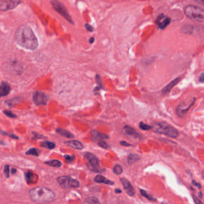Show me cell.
<instances>
[{"instance_id": "4dcf8cb0", "label": "cell", "mask_w": 204, "mask_h": 204, "mask_svg": "<svg viewBox=\"0 0 204 204\" xmlns=\"http://www.w3.org/2000/svg\"><path fill=\"white\" fill-rule=\"evenodd\" d=\"M4 113L9 118H17V115L14 113H13L11 111H4Z\"/></svg>"}, {"instance_id": "7a4b0ae2", "label": "cell", "mask_w": 204, "mask_h": 204, "mask_svg": "<svg viewBox=\"0 0 204 204\" xmlns=\"http://www.w3.org/2000/svg\"><path fill=\"white\" fill-rule=\"evenodd\" d=\"M28 195L31 199L38 204L50 203L56 198L55 193L51 189L43 186H38L30 189Z\"/></svg>"}, {"instance_id": "ab89813d", "label": "cell", "mask_w": 204, "mask_h": 204, "mask_svg": "<svg viewBox=\"0 0 204 204\" xmlns=\"http://www.w3.org/2000/svg\"><path fill=\"white\" fill-rule=\"evenodd\" d=\"M198 4L204 6V0H195Z\"/></svg>"}, {"instance_id": "8d00e7d4", "label": "cell", "mask_w": 204, "mask_h": 204, "mask_svg": "<svg viewBox=\"0 0 204 204\" xmlns=\"http://www.w3.org/2000/svg\"><path fill=\"white\" fill-rule=\"evenodd\" d=\"M120 144L122 146H131V144H130V143H127V142H126L125 141H121L120 142Z\"/></svg>"}, {"instance_id": "3957f363", "label": "cell", "mask_w": 204, "mask_h": 204, "mask_svg": "<svg viewBox=\"0 0 204 204\" xmlns=\"http://www.w3.org/2000/svg\"><path fill=\"white\" fill-rule=\"evenodd\" d=\"M153 131L157 134H164L174 138L179 136V131L165 122H160L154 125Z\"/></svg>"}, {"instance_id": "d6986e66", "label": "cell", "mask_w": 204, "mask_h": 204, "mask_svg": "<svg viewBox=\"0 0 204 204\" xmlns=\"http://www.w3.org/2000/svg\"><path fill=\"white\" fill-rule=\"evenodd\" d=\"M66 144L70 147H72L75 149L81 150L84 149V146L81 142L78 140H70L66 142Z\"/></svg>"}, {"instance_id": "2e32d148", "label": "cell", "mask_w": 204, "mask_h": 204, "mask_svg": "<svg viewBox=\"0 0 204 204\" xmlns=\"http://www.w3.org/2000/svg\"><path fill=\"white\" fill-rule=\"evenodd\" d=\"M181 80V78L180 77H178L176 78L174 80H172L171 82H170V83L166 85L162 90V93L163 94H168L170 92V91L171 90V89L175 86Z\"/></svg>"}, {"instance_id": "60d3db41", "label": "cell", "mask_w": 204, "mask_h": 204, "mask_svg": "<svg viewBox=\"0 0 204 204\" xmlns=\"http://www.w3.org/2000/svg\"><path fill=\"white\" fill-rule=\"evenodd\" d=\"M115 192L116 193H117V194H119V193H122V191H121L119 189H116L115 191Z\"/></svg>"}, {"instance_id": "ba28073f", "label": "cell", "mask_w": 204, "mask_h": 204, "mask_svg": "<svg viewBox=\"0 0 204 204\" xmlns=\"http://www.w3.org/2000/svg\"><path fill=\"white\" fill-rule=\"evenodd\" d=\"M21 3V0H0V11L11 10Z\"/></svg>"}, {"instance_id": "d4e9b609", "label": "cell", "mask_w": 204, "mask_h": 204, "mask_svg": "<svg viewBox=\"0 0 204 204\" xmlns=\"http://www.w3.org/2000/svg\"><path fill=\"white\" fill-rule=\"evenodd\" d=\"M113 172L116 175H120L123 172V168L120 165H116L113 168Z\"/></svg>"}, {"instance_id": "52a82bcc", "label": "cell", "mask_w": 204, "mask_h": 204, "mask_svg": "<svg viewBox=\"0 0 204 204\" xmlns=\"http://www.w3.org/2000/svg\"><path fill=\"white\" fill-rule=\"evenodd\" d=\"M196 101V98H193L189 102H183L177 107L176 113L180 118L184 117L186 114L187 113L191 108L194 104Z\"/></svg>"}, {"instance_id": "9c48e42d", "label": "cell", "mask_w": 204, "mask_h": 204, "mask_svg": "<svg viewBox=\"0 0 204 204\" xmlns=\"http://www.w3.org/2000/svg\"><path fill=\"white\" fill-rule=\"evenodd\" d=\"M48 100L47 95L43 92L35 91L33 94V101L37 106L46 105Z\"/></svg>"}, {"instance_id": "d590c367", "label": "cell", "mask_w": 204, "mask_h": 204, "mask_svg": "<svg viewBox=\"0 0 204 204\" xmlns=\"http://www.w3.org/2000/svg\"><path fill=\"white\" fill-rule=\"evenodd\" d=\"M85 28L87 29V30L89 32H93V27L92 26H91L90 24L89 23H86L85 24Z\"/></svg>"}, {"instance_id": "277c9868", "label": "cell", "mask_w": 204, "mask_h": 204, "mask_svg": "<svg viewBox=\"0 0 204 204\" xmlns=\"http://www.w3.org/2000/svg\"><path fill=\"white\" fill-rule=\"evenodd\" d=\"M186 16L193 21L202 22L204 21V10L198 6L189 5L184 9Z\"/></svg>"}, {"instance_id": "74e56055", "label": "cell", "mask_w": 204, "mask_h": 204, "mask_svg": "<svg viewBox=\"0 0 204 204\" xmlns=\"http://www.w3.org/2000/svg\"><path fill=\"white\" fill-rule=\"evenodd\" d=\"M199 80V81H200L201 82L204 83V73H202V74L200 75Z\"/></svg>"}, {"instance_id": "f6af8a7d", "label": "cell", "mask_w": 204, "mask_h": 204, "mask_svg": "<svg viewBox=\"0 0 204 204\" xmlns=\"http://www.w3.org/2000/svg\"><path fill=\"white\" fill-rule=\"evenodd\" d=\"M91 204V203H90V202H87V201H86V202H85V203H84V204Z\"/></svg>"}, {"instance_id": "44dd1931", "label": "cell", "mask_w": 204, "mask_h": 204, "mask_svg": "<svg viewBox=\"0 0 204 204\" xmlns=\"http://www.w3.org/2000/svg\"><path fill=\"white\" fill-rule=\"evenodd\" d=\"M45 164L47 165H49L52 167H55V168H59L62 166V162L56 159H53V160H50L48 161L45 162Z\"/></svg>"}, {"instance_id": "ffe728a7", "label": "cell", "mask_w": 204, "mask_h": 204, "mask_svg": "<svg viewBox=\"0 0 204 204\" xmlns=\"http://www.w3.org/2000/svg\"><path fill=\"white\" fill-rule=\"evenodd\" d=\"M57 133H58L59 134L61 135L62 136H63L65 137H66L68 138H72L74 137V135L72 134L70 132L66 130H64L63 128H57L56 129Z\"/></svg>"}, {"instance_id": "ac0fdd59", "label": "cell", "mask_w": 204, "mask_h": 204, "mask_svg": "<svg viewBox=\"0 0 204 204\" xmlns=\"http://www.w3.org/2000/svg\"><path fill=\"white\" fill-rule=\"evenodd\" d=\"M94 181H95L96 183H103V184H108V185H113V184H114V183L113 181H111L110 180L107 179L106 178H105L104 176H103L102 175L96 176L94 179Z\"/></svg>"}, {"instance_id": "7dc6e473", "label": "cell", "mask_w": 204, "mask_h": 204, "mask_svg": "<svg viewBox=\"0 0 204 204\" xmlns=\"http://www.w3.org/2000/svg\"><path fill=\"white\" fill-rule=\"evenodd\" d=\"M162 204H163V203H162Z\"/></svg>"}, {"instance_id": "f35d334b", "label": "cell", "mask_w": 204, "mask_h": 204, "mask_svg": "<svg viewBox=\"0 0 204 204\" xmlns=\"http://www.w3.org/2000/svg\"><path fill=\"white\" fill-rule=\"evenodd\" d=\"M192 183L194 185V186H196V187H198L199 189H201V184H199V183H197L196 181H195V180H193L192 181Z\"/></svg>"}, {"instance_id": "9a60e30c", "label": "cell", "mask_w": 204, "mask_h": 204, "mask_svg": "<svg viewBox=\"0 0 204 204\" xmlns=\"http://www.w3.org/2000/svg\"><path fill=\"white\" fill-rule=\"evenodd\" d=\"M10 91V85L7 82H2L0 85V97L7 96Z\"/></svg>"}, {"instance_id": "7402d4cb", "label": "cell", "mask_w": 204, "mask_h": 204, "mask_svg": "<svg viewBox=\"0 0 204 204\" xmlns=\"http://www.w3.org/2000/svg\"><path fill=\"white\" fill-rule=\"evenodd\" d=\"M140 159V157L137 154H130L127 158V161H128V163L130 165H133L134 163L136 162L137 161H138L139 159Z\"/></svg>"}, {"instance_id": "1f68e13d", "label": "cell", "mask_w": 204, "mask_h": 204, "mask_svg": "<svg viewBox=\"0 0 204 204\" xmlns=\"http://www.w3.org/2000/svg\"><path fill=\"white\" fill-rule=\"evenodd\" d=\"M96 82H97V85H99V87H99V88H100V89H102V80H101V79H100V76H99V75H97L96 76Z\"/></svg>"}, {"instance_id": "603a6c76", "label": "cell", "mask_w": 204, "mask_h": 204, "mask_svg": "<svg viewBox=\"0 0 204 204\" xmlns=\"http://www.w3.org/2000/svg\"><path fill=\"white\" fill-rule=\"evenodd\" d=\"M40 153V150L36 148H31L26 152V155H31L34 157H39Z\"/></svg>"}, {"instance_id": "f1b7e54d", "label": "cell", "mask_w": 204, "mask_h": 204, "mask_svg": "<svg viewBox=\"0 0 204 204\" xmlns=\"http://www.w3.org/2000/svg\"><path fill=\"white\" fill-rule=\"evenodd\" d=\"M65 158V160L66 161L68 162V163H70L72 162H73L75 159V156L74 155H65L64 156Z\"/></svg>"}, {"instance_id": "e0dca14e", "label": "cell", "mask_w": 204, "mask_h": 204, "mask_svg": "<svg viewBox=\"0 0 204 204\" xmlns=\"http://www.w3.org/2000/svg\"><path fill=\"white\" fill-rule=\"evenodd\" d=\"M25 180L26 181V183L28 184H34L36 182L37 179H36V176L31 171H27L25 174Z\"/></svg>"}, {"instance_id": "8fae6325", "label": "cell", "mask_w": 204, "mask_h": 204, "mask_svg": "<svg viewBox=\"0 0 204 204\" xmlns=\"http://www.w3.org/2000/svg\"><path fill=\"white\" fill-rule=\"evenodd\" d=\"M121 182L122 183L124 189L125 191V192L127 193L129 195V196H133L135 194V190L134 188L133 187V185L131 184V183L128 181L127 179H125V178H122L120 179Z\"/></svg>"}, {"instance_id": "5bb4252c", "label": "cell", "mask_w": 204, "mask_h": 204, "mask_svg": "<svg viewBox=\"0 0 204 204\" xmlns=\"http://www.w3.org/2000/svg\"><path fill=\"white\" fill-rule=\"evenodd\" d=\"M91 135L92 141L93 142L102 141L103 140L107 139L109 138L108 135L99 133L96 130H92L91 131Z\"/></svg>"}, {"instance_id": "30bf717a", "label": "cell", "mask_w": 204, "mask_h": 204, "mask_svg": "<svg viewBox=\"0 0 204 204\" xmlns=\"http://www.w3.org/2000/svg\"><path fill=\"white\" fill-rule=\"evenodd\" d=\"M171 21V18L168 16L164 14H161L157 18L156 23L159 29H164L170 25Z\"/></svg>"}, {"instance_id": "836d02e7", "label": "cell", "mask_w": 204, "mask_h": 204, "mask_svg": "<svg viewBox=\"0 0 204 204\" xmlns=\"http://www.w3.org/2000/svg\"><path fill=\"white\" fill-rule=\"evenodd\" d=\"M1 133L3 135H7V136H9L10 137H11L12 138H14V139H19V137H17V136H16L14 134H8L6 132H2V131H1Z\"/></svg>"}, {"instance_id": "7bdbcfd3", "label": "cell", "mask_w": 204, "mask_h": 204, "mask_svg": "<svg viewBox=\"0 0 204 204\" xmlns=\"http://www.w3.org/2000/svg\"><path fill=\"white\" fill-rule=\"evenodd\" d=\"M89 42L90 44H93L94 42V38L93 37H91L89 40Z\"/></svg>"}, {"instance_id": "484cf974", "label": "cell", "mask_w": 204, "mask_h": 204, "mask_svg": "<svg viewBox=\"0 0 204 204\" xmlns=\"http://www.w3.org/2000/svg\"><path fill=\"white\" fill-rule=\"evenodd\" d=\"M140 193H141L142 195L143 196L146 198L147 199H149L150 201H155V199H154L152 196H151L150 195H149L146 191L143 190V189H140Z\"/></svg>"}, {"instance_id": "bcb514c9", "label": "cell", "mask_w": 204, "mask_h": 204, "mask_svg": "<svg viewBox=\"0 0 204 204\" xmlns=\"http://www.w3.org/2000/svg\"><path fill=\"white\" fill-rule=\"evenodd\" d=\"M202 176H203V177H204V171L202 172Z\"/></svg>"}, {"instance_id": "4316f807", "label": "cell", "mask_w": 204, "mask_h": 204, "mask_svg": "<svg viewBox=\"0 0 204 204\" xmlns=\"http://www.w3.org/2000/svg\"><path fill=\"white\" fill-rule=\"evenodd\" d=\"M86 201L92 204H100L99 199L96 197H89L86 199Z\"/></svg>"}, {"instance_id": "7c38bea8", "label": "cell", "mask_w": 204, "mask_h": 204, "mask_svg": "<svg viewBox=\"0 0 204 204\" xmlns=\"http://www.w3.org/2000/svg\"><path fill=\"white\" fill-rule=\"evenodd\" d=\"M84 157L89 161L90 164L93 168H99V160L94 154L90 152H86L84 153Z\"/></svg>"}, {"instance_id": "f546056e", "label": "cell", "mask_w": 204, "mask_h": 204, "mask_svg": "<svg viewBox=\"0 0 204 204\" xmlns=\"http://www.w3.org/2000/svg\"><path fill=\"white\" fill-rule=\"evenodd\" d=\"M4 174H5L6 178L10 177V166L9 165H6L4 168Z\"/></svg>"}, {"instance_id": "8992f818", "label": "cell", "mask_w": 204, "mask_h": 204, "mask_svg": "<svg viewBox=\"0 0 204 204\" xmlns=\"http://www.w3.org/2000/svg\"><path fill=\"white\" fill-rule=\"evenodd\" d=\"M57 181L59 184L64 189L77 188L79 186V181L68 176L58 177L57 179Z\"/></svg>"}, {"instance_id": "d6a6232c", "label": "cell", "mask_w": 204, "mask_h": 204, "mask_svg": "<svg viewBox=\"0 0 204 204\" xmlns=\"http://www.w3.org/2000/svg\"><path fill=\"white\" fill-rule=\"evenodd\" d=\"M98 145L99 146H100L102 148H103V149H107L108 148V145L107 144L106 142H105L104 141H100L99 143H98Z\"/></svg>"}, {"instance_id": "cb8c5ba5", "label": "cell", "mask_w": 204, "mask_h": 204, "mask_svg": "<svg viewBox=\"0 0 204 204\" xmlns=\"http://www.w3.org/2000/svg\"><path fill=\"white\" fill-rule=\"evenodd\" d=\"M41 146L48 149H53L55 147H56V144L51 142L45 141V142H43V143H41Z\"/></svg>"}, {"instance_id": "6da1fadb", "label": "cell", "mask_w": 204, "mask_h": 204, "mask_svg": "<svg viewBox=\"0 0 204 204\" xmlns=\"http://www.w3.org/2000/svg\"><path fill=\"white\" fill-rule=\"evenodd\" d=\"M17 44L27 50H35L38 47V41L32 29L26 25L21 26L15 33Z\"/></svg>"}, {"instance_id": "b9f144b4", "label": "cell", "mask_w": 204, "mask_h": 204, "mask_svg": "<svg viewBox=\"0 0 204 204\" xmlns=\"http://www.w3.org/2000/svg\"><path fill=\"white\" fill-rule=\"evenodd\" d=\"M16 172H17V170L16 169H15V168H13L12 170H11V174L13 175V174H15L16 173Z\"/></svg>"}, {"instance_id": "4fadbf2b", "label": "cell", "mask_w": 204, "mask_h": 204, "mask_svg": "<svg viewBox=\"0 0 204 204\" xmlns=\"http://www.w3.org/2000/svg\"><path fill=\"white\" fill-rule=\"evenodd\" d=\"M123 132L126 136L134 138H140V135L133 128L129 125H125L123 128Z\"/></svg>"}, {"instance_id": "83f0119b", "label": "cell", "mask_w": 204, "mask_h": 204, "mask_svg": "<svg viewBox=\"0 0 204 204\" xmlns=\"http://www.w3.org/2000/svg\"><path fill=\"white\" fill-rule=\"evenodd\" d=\"M139 127L141 130H151L152 128V127L150 126V125H149L145 124V123H143V122H141L140 124H139Z\"/></svg>"}, {"instance_id": "ee69618b", "label": "cell", "mask_w": 204, "mask_h": 204, "mask_svg": "<svg viewBox=\"0 0 204 204\" xmlns=\"http://www.w3.org/2000/svg\"><path fill=\"white\" fill-rule=\"evenodd\" d=\"M198 196H199V198L200 199H202V193L201 192L198 193Z\"/></svg>"}, {"instance_id": "e575fe53", "label": "cell", "mask_w": 204, "mask_h": 204, "mask_svg": "<svg viewBox=\"0 0 204 204\" xmlns=\"http://www.w3.org/2000/svg\"><path fill=\"white\" fill-rule=\"evenodd\" d=\"M193 199V201L195 202V203L196 204H204L203 202L199 199H198L196 196H195V195H192Z\"/></svg>"}, {"instance_id": "5b68a950", "label": "cell", "mask_w": 204, "mask_h": 204, "mask_svg": "<svg viewBox=\"0 0 204 204\" xmlns=\"http://www.w3.org/2000/svg\"><path fill=\"white\" fill-rule=\"evenodd\" d=\"M51 4L55 11L61 15L65 19H66L68 22L74 25V22L68 13L66 8L61 2L58 0H51Z\"/></svg>"}]
</instances>
